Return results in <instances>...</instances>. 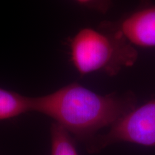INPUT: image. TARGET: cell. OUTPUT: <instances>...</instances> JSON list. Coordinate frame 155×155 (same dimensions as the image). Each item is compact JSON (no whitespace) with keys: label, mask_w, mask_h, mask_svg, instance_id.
I'll list each match as a JSON object with an SVG mask.
<instances>
[{"label":"cell","mask_w":155,"mask_h":155,"mask_svg":"<svg viewBox=\"0 0 155 155\" xmlns=\"http://www.w3.org/2000/svg\"><path fill=\"white\" fill-rule=\"evenodd\" d=\"M71 51L73 65L83 75L102 71L114 76L138 58L133 45L111 22H102L98 30L79 31L71 40Z\"/></svg>","instance_id":"obj_2"},{"label":"cell","mask_w":155,"mask_h":155,"mask_svg":"<svg viewBox=\"0 0 155 155\" xmlns=\"http://www.w3.org/2000/svg\"><path fill=\"white\" fill-rule=\"evenodd\" d=\"M78 2L88 8L98 11L101 13H106L111 7V0H76Z\"/></svg>","instance_id":"obj_7"},{"label":"cell","mask_w":155,"mask_h":155,"mask_svg":"<svg viewBox=\"0 0 155 155\" xmlns=\"http://www.w3.org/2000/svg\"><path fill=\"white\" fill-rule=\"evenodd\" d=\"M118 141L155 146V100L134 108L114 124L108 132L97 136L86 149L90 153L98 152Z\"/></svg>","instance_id":"obj_3"},{"label":"cell","mask_w":155,"mask_h":155,"mask_svg":"<svg viewBox=\"0 0 155 155\" xmlns=\"http://www.w3.org/2000/svg\"><path fill=\"white\" fill-rule=\"evenodd\" d=\"M50 155H78L73 136L58 124L50 127Z\"/></svg>","instance_id":"obj_6"},{"label":"cell","mask_w":155,"mask_h":155,"mask_svg":"<svg viewBox=\"0 0 155 155\" xmlns=\"http://www.w3.org/2000/svg\"><path fill=\"white\" fill-rule=\"evenodd\" d=\"M31 112V97L0 87V120Z\"/></svg>","instance_id":"obj_5"},{"label":"cell","mask_w":155,"mask_h":155,"mask_svg":"<svg viewBox=\"0 0 155 155\" xmlns=\"http://www.w3.org/2000/svg\"><path fill=\"white\" fill-rule=\"evenodd\" d=\"M132 95H101L77 83L42 96L31 97V112L49 116L86 148L104 128L134 108Z\"/></svg>","instance_id":"obj_1"},{"label":"cell","mask_w":155,"mask_h":155,"mask_svg":"<svg viewBox=\"0 0 155 155\" xmlns=\"http://www.w3.org/2000/svg\"><path fill=\"white\" fill-rule=\"evenodd\" d=\"M115 24L132 45L155 46V4L144 0L137 10Z\"/></svg>","instance_id":"obj_4"}]
</instances>
